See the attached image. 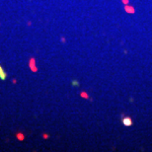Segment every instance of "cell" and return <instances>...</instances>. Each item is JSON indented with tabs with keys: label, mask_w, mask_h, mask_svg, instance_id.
Returning <instances> with one entry per match:
<instances>
[{
	"label": "cell",
	"mask_w": 152,
	"mask_h": 152,
	"mask_svg": "<svg viewBox=\"0 0 152 152\" xmlns=\"http://www.w3.org/2000/svg\"><path fill=\"white\" fill-rule=\"evenodd\" d=\"M123 124H124V126H130L132 124V121L129 116H127V118L123 119Z\"/></svg>",
	"instance_id": "obj_1"
},
{
	"label": "cell",
	"mask_w": 152,
	"mask_h": 152,
	"mask_svg": "<svg viewBox=\"0 0 152 152\" xmlns=\"http://www.w3.org/2000/svg\"><path fill=\"white\" fill-rule=\"evenodd\" d=\"M5 76H6V74L3 72V70H2V68L0 67V77L2 78V79H5Z\"/></svg>",
	"instance_id": "obj_2"
},
{
	"label": "cell",
	"mask_w": 152,
	"mask_h": 152,
	"mask_svg": "<svg viewBox=\"0 0 152 152\" xmlns=\"http://www.w3.org/2000/svg\"><path fill=\"white\" fill-rule=\"evenodd\" d=\"M17 136L19 137V139H23V137H24L23 135H22V134H19L17 135Z\"/></svg>",
	"instance_id": "obj_3"
},
{
	"label": "cell",
	"mask_w": 152,
	"mask_h": 152,
	"mask_svg": "<svg viewBox=\"0 0 152 152\" xmlns=\"http://www.w3.org/2000/svg\"><path fill=\"white\" fill-rule=\"evenodd\" d=\"M72 84H74V86H78V82H76V81H73Z\"/></svg>",
	"instance_id": "obj_4"
}]
</instances>
